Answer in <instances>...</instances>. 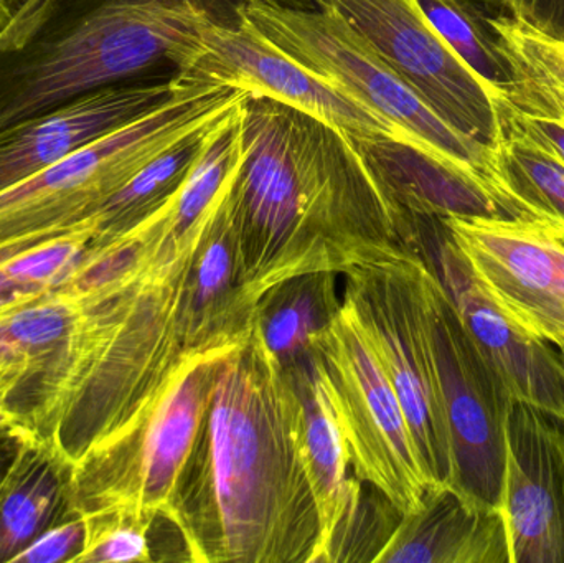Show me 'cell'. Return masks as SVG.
<instances>
[{
	"label": "cell",
	"instance_id": "obj_1",
	"mask_svg": "<svg viewBox=\"0 0 564 563\" xmlns=\"http://www.w3.org/2000/svg\"><path fill=\"white\" fill-rule=\"evenodd\" d=\"M165 521L191 562L314 563L318 516L304 407L258 323L221 362Z\"/></svg>",
	"mask_w": 564,
	"mask_h": 563
},
{
	"label": "cell",
	"instance_id": "obj_2",
	"mask_svg": "<svg viewBox=\"0 0 564 563\" xmlns=\"http://www.w3.org/2000/svg\"><path fill=\"white\" fill-rule=\"evenodd\" d=\"M234 210L241 273L260 301L304 274L421 250L416 215L388 194L351 136L261 96L243 102Z\"/></svg>",
	"mask_w": 564,
	"mask_h": 563
},
{
	"label": "cell",
	"instance_id": "obj_3",
	"mask_svg": "<svg viewBox=\"0 0 564 563\" xmlns=\"http://www.w3.org/2000/svg\"><path fill=\"white\" fill-rule=\"evenodd\" d=\"M243 0H26L0 30V129L118 83L174 75Z\"/></svg>",
	"mask_w": 564,
	"mask_h": 563
},
{
	"label": "cell",
	"instance_id": "obj_4",
	"mask_svg": "<svg viewBox=\"0 0 564 563\" xmlns=\"http://www.w3.org/2000/svg\"><path fill=\"white\" fill-rule=\"evenodd\" d=\"M245 96L228 86L187 82L148 115L0 192V245L55 237L98 214L152 159L220 121Z\"/></svg>",
	"mask_w": 564,
	"mask_h": 563
},
{
	"label": "cell",
	"instance_id": "obj_5",
	"mask_svg": "<svg viewBox=\"0 0 564 563\" xmlns=\"http://www.w3.org/2000/svg\"><path fill=\"white\" fill-rule=\"evenodd\" d=\"M434 273L423 250L406 247L341 274L344 300L400 399L431 488L454 486L453 446L431 323Z\"/></svg>",
	"mask_w": 564,
	"mask_h": 563
},
{
	"label": "cell",
	"instance_id": "obj_6",
	"mask_svg": "<svg viewBox=\"0 0 564 563\" xmlns=\"http://www.w3.org/2000/svg\"><path fill=\"white\" fill-rule=\"evenodd\" d=\"M241 13L295 62L383 119L404 142L463 165L506 191L497 175L494 149L451 126L337 12L243 0Z\"/></svg>",
	"mask_w": 564,
	"mask_h": 563
},
{
	"label": "cell",
	"instance_id": "obj_7",
	"mask_svg": "<svg viewBox=\"0 0 564 563\" xmlns=\"http://www.w3.org/2000/svg\"><path fill=\"white\" fill-rule=\"evenodd\" d=\"M307 356L334 410L355 478L400 518L416 511L430 483L400 399L344 297L338 313L312 336Z\"/></svg>",
	"mask_w": 564,
	"mask_h": 563
},
{
	"label": "cell",
	"instance_id": "obj_8",
	"mask_svg": "<svg viewBox=\"0 0 564 563\" xmlns=\"http://www.w3.org/2000/svg\"><path fill=\"white\" fill-rule=\"evenodd\" d=\"M227 357L191 364L152 412L115 445L72 465V501L82 518L154 526L171 511Z\"/></svg>",
	"mask_w": 564,
	"mask_h": 563
},
{
	"label": "cell",
	"instance_id": "obj_9",
	"mask_svg": "<svg viewBox=\"0 0 564 563\" xmlns=\"http://www.w3.org/2000/svg\"><path fill=\"white\" fill-rule=\"evenodd\" d=\"M350 23L449 122L496 149L500 138L497 95L440 33L416 0H317Z\"/></svg>",
	"mask_w": 564,
	"mask_h": 563
},
{
	"label": "cell",
	"instance_id": "obj_10",
	"mask_svg": "<svg viewBox=\"0 0 564 563\" xmlns=\"http://www.w3.org/2000/svg\"><path fill=\"white\" fill-rule=\"evenodd\" d=\"M470 277L520 329L564 340V245L546 221L440 218Z\"/></svg>",
	"mask_w": 564,
	"mask_h": 563
},
{
	"label": "cell",
	"instance_id": "obj_11",
	"mask_svg": "<svg viewBox=\"0 0 564 563\" xmlns=\"http://www.w3.org/2000/svg\"><path fill=\"white\" fill-rule=\"evenodd\" d=\"M177 75L188 82L228 86L250 96L274 99L328 122L351 138L403 141L383 119L282 52L243 13L231 22L210 23Z\"/></svg>",
	"mask_w": 564,
	"mask_h": 563
},
{
	"label": "cell",
	"instance_id": "obj_12",
	"mask_svg": "<svg viewBox=\"0 0 564 563\" xmlns=\"http://www.w3.org/2000/svg\"><path fill=\"white\" fill-rule=\"evenodd\" d=\"M430 306L453 446L454 486L499 506L512 399L470 340L437 271L431 280Z\"/></svg>",
	"mask_w": 564,
	"mask_h": 563
},
{
	"label": "cell",
	"instance_id": "obj_13",
	"mask_svg": "<svg viewBox=\"0 0 564 563\" xmlns=\"http://www.w3.org/2000/svg\"><path fill=\"white\" fill-rule=\"evenodd\" d=\"M499 508L512 563H564L563 420L512 403Z\"/></svg>",
	"mask_w": 564,
	"mask_h": 563
},
{
	"label": "cell",
	"instance_id": "obj_14",
	"mask_svg": "<svg viewBox=\"0 0 564 563\" xmlns=\"http://www.w3.org/2000/svg\"><path fill=\"white\" fill-rule=\"evenodd\" d=\"M437 274L463 326L512 402L564 422V360L558 347L513 324L477 286L440 218L434 220Z\"/></svg>",
	"mask_w": 564,
	"mask_h": 563
},
{
	"label": "cell",
	"instance_id": "obj_15",
	"mask_svg": "<svg viewBox=\"0 0 564 563\" xmlns=\"http://www.w3.org/2000/svg\"><path fill=\"white\" fill-rule=\"evenodd\" d=\"M185 83L177 73L118 83L0 129V192L148 115Z\"/></svg>",
	"mask_w": 564,
	"mask_h": 563
},
{
	"label": "cell",
	"instance_id": "obj_16",
	"mask_svg": "<svg viewBox=\"0 0 564 563\" xmlns=\"http://www.w3.org/2000/svg\"><path fill=\"white\" fill-rule=\"evenodd\" d=\"M351 139L378 181L408 214L546 221L482 175L416 145L397 139Z\"/></svg>",
	"mask_w": 564,
	"mask_h": 563
},
{
	"label": "cell",
	"instance_id": "obj_17",
	"mask_svg": "<svg viewBox=\"0 0 564 563\" xmlns=\"http://www.w3.org/2000/svg\"><path fill=\"white\" fill-rule=\"evenodd\" d=\"M373 562L512 563L509 529L499 506L434 486L416 511L398 519Z\"/></svg>",
	"mask_w": 564,
	"mask_h": 563
},
{
	"label": "cell",
	"instance_id": "obj_18",
	"mask_svg": "<svg viewBox=\"0 0 564 563\" xmlns=\"http://www.w3.org/2000/svg\"><path fill=\"white\" fill-rule=\"evenodd\" d=\"M304 407V455L318 516L314 563L345 562L361 511V483L348 478L340 429L307 354L289 364Z\"/></svg>",
	"mask_w": 564,
	"mask_h": 563
},
{
	"label": "cell",
	"instance_id": "obj_19",
	"mask_svg": "<svg viewBox=\"0 0 564 563\" xmlns=\"http://www.w3.org/2000/svg\"><path fill=\"white\" fill-rule=\"evenodd\" d=\"M487 20L516 82L503 99L520 111L564 119V43L512 15H494L487 10Z\"/></svg>",
	"mask_w": 564,
	"mask_h": 563
},
{
	"label": "cell",
	"instance_id": "obj_20",
	"mask_svg": "<svg viewBox=\"0 0 564 563\" xmlns=\"http://www.w3.org/2000/svg\"><path fill=\"white\" fill-rule=\"evenodd\" d=\"M335 277L304 274L274 288L260 301L258 326L284 366L307 354L312 336L340 310Z\"/></svg>",
	"mask_w": 564,
	"mask_h": 563
},
{
	"label": "cell",
	"instance_id": "obj_21",
	"mask_svg": "<svg viewBox=\"0 0 564 563\" xmlns=\"http://www.w3.org/2000/svg\"><path fill=\"white\" fill-rule=\"evenodd\" d=\"M23 445L12 483L0 499V562H10L48 522L62 492V463L55 450Z\"/></svg>",
	"mask_w": 564,
	"mask_h": 563
},
{
	"label": "cell",
	"instance_id": "obj_22",
	"mask_svg": "<svg viewBox=\"0 0 564 563\" xmlns=\"http://www.w3.org/2000/svg\"><path fill=\"white\" fill-rule=\"evenodd\" d=\"M220 121L185 136L184 139L161 152L158 158L152 159L138 174L132 175L99 208L98 214L101 217L102 227L101 238L111 237V235L126 230L135 221L144 218L145 215L165 204L184 184L188 172L192 171L195 162L200 158L202 151H204L208 134Z\"/></svg>",
	"mask_w": 564,
	"mask_h": 563
},
{
	"label": "cell",
	"instance_id": "obj_23",
	"mask_svg": "<svg viewBox=\"0 0 564 563\" xmlns=\"http://www.w3.org/2000/svg\"><path fill=\"white\" fill-rule=\"evenodd\" d=\"M441 39L497 95L512 93L513 72L497 45L487 10L474 0H416Z\"/></svg>",
	"mask_w": 564,
	"mask_h": 563
},
{
	"label": "cell",
	"instance_id": "obj_24",
	"mask_svg": "<svg viewBox=\"0 0 564 563\" xmlns=\"http://www.w3.org/2000/svg\"><path fill=\"white\" fill-rule=\"evenodd\" d=\"M496 169L502 187L542 220L564 224V162L509 128H500Z\"/></svg>",
	"mask_w": 564,
	"mask_h": 563
},
{
	"label": "cell",
	"instance_id": "obj_25",
	"mask_svg": "<svg viewBox=\"0 0 564 563\" xmlns=\"http://www.w3.org/2000/svg\"><path fill=\"white\" fill-rule=\"evenodd\" d=\"M85 519V541L72 562H152L151 524L132 519Z\"/></svg>",
	"mask_w": 564,
	"mask_h": 563
},
{
	"label": "cell",
	"instance_id": "obj_26",
	"mask_svg": "<svg viewBox=\"0 0 564 563\" xmlns=\"http://www.w3.org/2000/svg\"><path fill=\"white\" fill-rule=\"evenodd\" d=\"M85 519L76 516L75 521L58 526L33 539L25 549L10 562L55 563L72 562L85 541Z\"/></svg>",
	"mask_w": 564,
	"mask_h": 563
},
{
	"label": "cell",
	"instance_id": "obj_27",
	"mask_svg": "<svg viewBox=\"0 0 564 563\" xmlns=\"http://www.w3.org/2000/svg\"><path fill=\"white\" fill-rule=\"evenodd\" d=\"M500 6L530 29L564 43V0H499Z\"/></svg>",
	"mask_w": 564,
	"mask_h": 563
},
{
	"label": "cell",
	"instance_id": "obj_28",
	"mask_svg": "<svg viewBox=\"0 0 564 563\" xmlns=\"http://www.w3.org/2000/svg\"><path fill=\"white\" fill-rule=\"evenodd\" d=\"M26 442H29V440H25V442L20 445L19 452L13 455V458L10 456L9 459H6V456H9L10 453L13 452L9 453L7 452L6 446H0V499H2V496L6 495L7 488H9L10 483H12L13 473H15L20 453H22L23 445H25Z\"/></svg>",
	"mask_w": 564,
	"mask_h": 563
},
{
	"label": "cell",
	"instance_id": "obj_29",
	"mask_svg": "<svg viewBox=\"0 0 564 563\" xmlns=\"http://www.w3.org/2000/svg\"><path fill=\"white\" fill-rule=\"evenodd\" d=\"M7 396L0 392V432L20 433L25 432L19 423L20 416L7 405Z\"/></svg>",
	"mask_w": 564,
	"mask_h": 563
},
{
	"label": "cell",
	"instance_id": "obj_30",
	"mask_svg": "<svg viewBox=\"0 0 564 563\" xmlns=\"http://www.w3.org/2000/svg\"><path fill=\"white\" fill-rule=\"evenodd\" d=\"M26 0H0V30L17 15Z\"/></svg>",
	"mask_w": 564,
	"mask_h": 563
},
{
	"label": "cell",
	"instance_id": "obj_31",
	"mask_svg": "<svg viewBox=\"0 0 564 563\" xmlns=\"http://www.w3.org/2000/svg\"><path fill=\"white\" fill-rule=\"evenodd\" d=\"M282 6L295 7V9H318L317 0H274Z\"/></svg>",
	"mask_w": 564,
	"mask_h": 563
},
{
	"label": "cell",
	"instance_id": "obj_32",
	"mask_svg": "<svg viewBox=\"0 0 564 563\" xmlns=\"http://www.w3.org/2000/svg\"><path fill=\"white\" fill-rule=\"evenodd\" d=\"M546 227L549 230L558 238L560 241L564 245V224H560V221H546Z\"/></svg>",
	"mask_w": 564,
	"mask_h": 563
},
{
	"label": "cell",
	"instance_id": "obj_33",
	"mask_svg": "<svg viewBox=\"0 0 564 563\" xmlns=\"http://www.w3.org/2000/svg\"><path fill=\"white\" fill-rule=\"evenodd\" d=\"M556 347H558L560 353H562L563 360H564V340H563V343H562V344H558V346H556Z\"/></svg>",
	"mask_w": 564,
	"mask_h": 563
}]
</instances>
